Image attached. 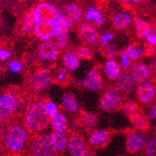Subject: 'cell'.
<instances>
[{
	"instance_id": "obj_21",
	"label": "cell",
	"mask_w": 156,
	"mask_h": 156,
	"mask_svg": "<svg viewBox=\"0 0 156 156\" xmlns=\"http://www.w3.org/2000/svg\"><path fill=\"white\" fill-rule=\"evenodd\" d=\"M134 25H135V28H136V35L140 38H144V37L146 38L153 31L151 24L147 21L141 19V18H138V17L135 18Z\"/></svg>"
},
{
	"instance_id": "obj_14",
	"label": "cell",
	"mask_w": 156,
	"mask_h": 156,
	"mask_svg": "<svg viewBox=\"0 0 156 156\" xmlns=\"http://www.w3.org/2000/svg\"><path fill=\"white\" fill-rule=\"evenodd\" d=\"M110 140V135L106 130H96L89 137V143L94 148H103Z\"/></svg>"
},
{
	"instance_id": "obj_48",
	"label": "cell",
	"mask_w": 156,
	"mask_h": 156,
	"mask_svg": "<svg viewBox=\"0 0 156 156\" xmlns=\"http://www.w3.org/2000/svg\"><path fill=\"white\" fill-rule=\"evenodd\" d=\"M1 51H2V49H1V48H0V53H1Z\"/></svg>"
},
{
	"instance_id": "obj_34",
	"label": "cell",
	"mask_w": 156,
	"mask_h": 156,
	"mask_svg": "<svg viewBox=\"0 0 156 156\" xmlns=\"http://www.w3.org/2000/svg\"><path fill=\"white\" fill-rule=\"evenodd\" d=\"M101 52L105 56V57L108 58V60L114 58L117 54V50L115 45L113 44H108V46L101 47Z\"/></svg>"
},
{
	"instance_id": "obj_16",
	"label": "cell",
	"mask_w": 156,
	"mask_h": 156,
	"mask_svg": "<svg viewBox=\"0 0 156 156\" xmlns=\"http://www.w3.org/2000/svg\"><path fill=\"white\" fill-rule=\"evenodd\" d=\"M64 16L71 23L74 24L80 23L82 20V10L80 8L75 4V3H69L65 7V12H64Z\"/></svg>"
},
{
	"instance_id": "obj_8",
	"label": "cell",
	"mask_w": 156,
	"mask_h": 156,
	"mask_svg": "<svg viewBox=\"0 0 156 156\" xmlns=\"http://www.w3.org/2000/svg\"><path fill=\"white\" fill-rule=\"evenodd\" d=\"M67 147L72 156H84L87 148L83 138L79 135H71L67 139Z\"/></svg>"
},
{
	"instance_id": "obj_23",
	"label": "cell",
	"mask_w": 156,
	"mask_h": 156,
	"mask_svg": "<svg viewBox=\"0 0 156 156\" xmlns=\"http://www.w3.org/2000/svg\"><path fill=\"white\" fill-rule=\"evenodd\" d=\"M104 70L109 80H117L121 75V66L113 59L107 60L104 65Z\"/></svg>"
},
{
	"instance_id": "obj_20",
	"label": "cell",
	"mask_w": 156,
	"mask_h": 156,
	"mask_svg": "<svg viewBox=\"0 0 156 156\" xmlns=\"http://www.w3.org/2000/svg\"><path fill=\"white\" fill-rule=\"evenodd\" d=\"M72 23L62 15L55 23V37H68V33Z\"/></svg>"
},
{
	"instance_id": "obj_9",
	"label": "cell",
	"mask_w": 156,
	"mask_h": 156,
	"mask_svg": "<svg viewBox=\"0 0 156 156\" xmlns=\"http://www.w3.org/2000/svg\"><path fill=\"white\" fill-rule=\"evenodd\" d=\"M136 88V82L130 73H123L120 75L116 81V89L124 94H132Z\"/></svg>"
},
{
	"instance_id": "obj_27",
	"label": "cell",
	"mask_w": 156,
	"mask_h": 156,
	"mask_svg": "<svg viewBox=\"0 0 156 156\" xmlns=\"http://www.w3.org/2000/svg\"><path fill=\"white\" fill-rule=\"evenodd\" d=\"M63 106L67 111L73 112V113L79 111V109H80V104H79L78 99L71 93H67L64 95Z\"/></svg>"
},
{
	"instance_id": "obj_51",
	"label": "cell",
	"mask_w": 156,
	"mask_h": 156,
	"mask_svg": "<svg viewBox=\"0 0 156 156\" xmlns=\"http://www.w3.org/2000/svg\"><path fill=\"white\" fill-rule=\"evenodd\" d=\"M155 91H156V89H155Z\"/></svg>"
},
{
	"instance_id": "obj_1",
	"label": "cell",
	"mask_w": 156,
	"mask_h": 156,
	"mask_svg": "<svg viewBox=\"0 0 156 156\" xmlns=\"http://www.w3.org/2000/svg\"><path fill=\"white\" fill-rule=\"evenodd\" d=\"M50 121L44 103L41 101H35L28 108L24 122L26 128L29 131L40 132L47 128Z\"/></svg>"
},
{
	"instance_id": "obj_22",
	"label": "cell",
	"mask_w": 156,
	"mask_h": 156,
	"mask_svg": "<svg viewBox=\"0 0 156 156\" xmlns=\"http://www.w3.org/2000/svg\"><path fill=\"white\" fill-rule=\"evenodd\" d=\"M50 122L51 123V125L54 128L55 132H58V133H61V134H65L67 131L68 123H67L66 116L63 114V113H59L58 112L55 116L51 118Z\"/></svg>"
},
{
	"instance_id": "obj_50",
	"label": "cell",
	"mask_w": 156,
	"mask_h": 156,
	"mask_svg": "<svg viewBox=\"0 0 156 156\" xmlns=\"http://www.w3.org/2000/svg\"><path fill=\"white\" fill-rule=\"evenodd\" d=\"M22 156H28V155H22Z\"/></svg>"
},
{
	"instance_id": "obj_45",
	"label": "cell",
	"mask_w": 156,
	"mask_h": 156,
	"mask_svg": "<svg viewBox=\"0 0 156 156\" xmlns=\"http://www.w3.org/2000/svg\"><path fill=\"white\" fill-rule=\"evenodd\" d=\"M84 156H94V155L93 153H91V152H87V153L85 154Z\"/></svg>"
},
{
	"instance_id": "obj_7",
	"label": "cell",
	"mask_w": 156,
	"mask_h": 156,
	"mask_svg": "<svg viewBox=\"0 0 156 156\" xmlns=\"http://www.w3.org/2000/svg\"><path fill=\"white\" fill-rule=\"evenodd\" d=\"M147 144V139L145 136L132 132L128 134L126 137V150L130 153H136L145 148Z\"/></svg>"
},
{
	"instance_id": "obj_3",
	"label": "cell",
	"mask_w": 156,
	"mask_h": 156,
	"mask_svg": "<svg viewBox=\"0 0 156 156\" xmlns=\"http://www.w3.org/2000/svg\"><path fill=\"white\" fill-rule=\"evenodd\" d=\"M32 12L36 23L55 24L62 16V13L58 9L46 2L39 3Z\"/></svg>"
},
{
	"instance_id": "obj_32",
	"label": "cell",
	"mask_w": 156,
	"mask_h": 156,
	"mask_svg": "<svg viewBox=\"0 0 156 156\" xmlns=\"http://www.w3.org/2000/svg\"><path fill=\"white\" fill-rule=\"evenodd\" d=\"M81 120H82L83 124L90 129L94 128L97 123L96 117L89 112H82L81 113Z\"/></svg>"
},
{
	"instance_id": "obj_5",
	"label": "cell",
	"mask_w": 156,
	"mask_h": 156,
	"mask_svg": "<svg viewBox=\"0 0 156 156\" xmlns=\"http://www.w3.org/2000/svg\"><path fill=\"white\" fill-rule=\"evenodd\" d=\"M122 105V94L115 88L107 89L101 99H100V108L106 111H113L120 108Z\"/></svg>"
},
{
	"instance_id": "obj_13",
	"label": "cell",
	"mask_w": 156,
	"mask_h": 156,
	"mask_svg": "<svg viewBox=\"0 0 156 156\" xmlns=\"http://www.w3.org/2000/svg\"><path fill=\"white\" fill-rule=\"evenodd\" d=\"M131 76L136 80V83L142 84L144 82H147V80L150 79L151 72L148 68V66L142 63H136L131 67Z\"/></svg>"
},
{
	"instance_id": "obj_33",
	"label": "cell",
	"mask_w": 156,
	"mask_h": 156,
	"mask_svg": "<svg viewBox=\"0 0 156 156\" xmlns=\"http://www.w3.org/2000/svg\"><path fill=\"white\" fill-rule=\"evenodd\" d=\"M122 110L125 112V114L127 116H130L132 114H134V113L139 111V107L136 103L133 102V101H128V102H125L122 106Z\"/></svg>"
},
{
	"instance_id": "obj_39",
	"label": "cell",
	"mask_w": 156,
	"mask_h": 156,
	"mask_svg": "<svg viewBox=\"0 0 156 156\" xmlns=\"http://www.w3.org/2000/svg\"><path fill=\"white\" fill-rule=\"evenodd\" d=\"M9 68L11 72L13 73H18L20 71H22V69H23V66L21 63L17 62V61H12L9 63Z\"/></svg>"
},
{
	"instance_id": "obj_25",
	"label": "cell",
	"mask_w": 156,
	"mask_h": 156,
	"mask_svg": "<svg viewBox=\"0 0 156 156\" xmlns=\"http://www.w3.org/2000/svg\"><path fill=\"white\" fill-rule=\"evenodd\" d=\"M131 22V16L127 13H118L112 18V25L118 30L125 29L130 25Z\"/></svg>"
},
{
	"instance_id": "obj_2",
	"label": "cell",
	"mask_w": 156,
	"mask_h": 156,
	"mask_svg": "<svg viewBox=\"0 0 156 156\" xmlns=\"http://www.w3.org/2000/svg\"><path fill=\"white\" fill-rule=\"evenodd\" d=\"M27 141L26 128L20 124H14L9 127L5 136V144L9 151L19 152L25 147Z\"/></svg>"
},
{
	"instance_id": "obj_28",
	"label": "cell",
	"mask_w": 156,
	"mask_h": 156,
	"mask_svg": "<svg viewBox=\"0 0 156 156\" xmlns=\"http://www.w3.org/2000/svg\"><path fill=\"white\" fill-rule=\"evenodd\" d=\"M124 51L127 55V57L129 58V60L131 62H136V61L139 60L142 56L145 55L143 48H141L137 45H134V44L129 45Z\"/></svg>"
},
{
	"instance_id": "obj_4",
	"label": "cell",
	"mask_w": 156,
	"mask_h": 156,
	"mask_svg": "<svg viewBox=\"0 0 156 156\" xmlns=\"http://www.w3.org/2000/svg\"><path fill=\"white\" fill-rule=\"evenodd\" d=\"M31 152L33 156H54L56 153L49 136H38L32 143Z\"/></svg>"
},
{
	"instance_id": "obj_36",
	"label": "cell",
	"mask_w": 156,
	"mask_h": 156,
	"mask_svg": "<svg viewBox=\"0 0 156 156\" xmlns=\"http://www.w3.org/2000/svg\"><path fill=\"white\" fill-rule=\"evenodd\" d=\"M45 109H46V112L47 114L50 118H52L53 116H55L56 114L58 113V108L57 106L55 105L54 102L52 101H48L46 102L45 104Z\"/></svg>"
},
{
	"instance_id": "obj_15",
	"label": "cell",
	"mask_w": 156,
	"mask_h": 156,
	"mask_svg": "<svg viewBox=\"0 0 156 156\" xmlns=\"http://www.w3.org/2000/svg\"><path fill=\"white\" fill-rule=\"evenodd\" d=\"M0 103H1L2 108L10 114L18 109L20 101L17 95L12 93H6L0 95Z\"/></svg>"
},
{
	"instance_id": "obj_11",
	"label": "cell",
	"mask_w": 156,
	"mask_h": 156,
	"mask_svg": "<svg viewBox=\"0 0 156 156\" xmlns=\"http://www.w3.org/2000/svg\"><path fill=\"white\" fill-rule=\"evenodd\" d=\"M38 54L42 59L46 61H52L58 57V48L54 42L47 40L39 46Z\"/></svg>"
},
{
	"instance_id": "obj_35",
	"label": "cell",
	"mask_w": 156,
	"mask_h": 156,
	"mask_svg": "<svg viewBox=\"0 0 156 156\" xmlns=\"http://www.w3.org/2000/svg\"><path fill=\"white\" fill-rule=\"evenodd\" d=\"M145 151L147 156H156V138L148 141L145 146Z\"/></svg>"
},
{
	"instance_id": "obj_44",
	"label": "cell",
	"mask_w": 156,
	"mask_h": 156,
	"mask_svg": "<svg viewBox=\"0 0 156 156\" xmlns=\"http://www.w3.org/2000/svg\"><path fill=\"white\" fill-rule=\"evenodd\" d=\"M9 51H6V50H2L1 53H0V59L1 60H6L9 57Z\"/></svg>"
},
{
	"instance_id": "obj_10",
	"label": "cell",
	"mask_w": 156,
	"mask_h": 156,
	"mask_svg": "<svg viewBox=\"0 0 156 156\" xmlns=\"http://www.w3.org/2000/svg\"><path fill=\"white\" fill-rule=\"evenodd\" d=\"M82 85L92 92L100 90L102 87V78L96 69L93 68L89 70L84 80L82 81Z\"/></svg>"
},
{
	"instance_id": "obj_26",
	"label": "cell",
	"mask_w": 156,
	"mask_h": 156,
	"mask_svg": "<svg viewBox=\"0 0 156 156\" xmlns=\"http://www.w3.org/2000/svg\"><path fill=\"white\" fill-rule=\"evenodd\" d=\"M63 63L66 69L74 71L80 66V59L73 51H67L63 56Z\"/></svg>"
},
{
	"instance_id": "obj_37",
	"label": "cell",
	"mask_w": 156,
	"mask_h": 156,
	"mask_svg": "<svg viewBox=\"0 0 156 156\" xmlns=\"http://www.w3.org/2000/svg\"><path fill=\"white\" fill-rule=\"evenodd\" d=\"M120 58H121L122 66L124 68V70H128V69H130L132 67L131 66V61L129 60L128 57H127L125 51H121L120 52Z\"/></svg>"
},
{
	"instance_id": "obj_46",
	"label": "cell",
	"mask_w": 156,
	"mask_h": 156,
	"mask_svg": "<svg viewBox=\"0 0 156 156\" xmlns=\"http://www.w3.org/2000/svg\"><path fill=\"white\" fill-rule=\"evenodd\" d=\"M153 48H154V51H156V45H155V46H154Z\"/></svg>"
},
{
	"instance_id": "obj_30",
	"label": "cell",
	"mask_w": 156,
	"mask_h": 156,
	"mask_svg": "<svg viewBox=\"0 0 156 156\" xmlns=\"http://www.w3.org/2000/svg\"><path fill=\"white\" fill-rule=\"evenodd\" d=\"M35 25H36V22L34 20L33 12L28 13L27 15H25V17L23 18V25H22L23 31L26 34L32 33V32H34Z\"/></svg>"
},
{
	"instance_id": "obj_47",
	"label": "cell",
	"mask_w": 156,
	"mask_h": 156,
	"mask_svg": "<svg viewBox=\"0 0 156 156\" xmlns=\"http://www.w3.org/2000/svg\"><path fill=\"white\" fill-rule=\"evenodd\" d=\"M2 108V106H1V103H0V109H1Z\"/></svg>"
},
{
	"instance_id": "obj_24",
	"label": "cell",
	"mask_w": 156,
	"mask_h": 156,
	"mask_svg": "<svg viewBox=\"0 0 156 156\" xmlns=\"http://www.w3.org/2000/svg\"><path fill=\"white\" fill-rule=\"evenodd\" d=\"M49 137L56 151H62L67 147V139L64 134L53 131Z\"/></svg>"
},
{
	"instance_id": "obj_42",
	"label": "cell",
	"mask_w": 156,
	"mask_h": 156,
	"mask_svg": "<svg viewBox=\"0 0 156 156\" xmlns=\"http://www.w3.org/2000/svg\"><path fill=\"white\" fill-rule=\"evenodd\" d=\"M150 72L153 74L154 80L156 81V59L151 61V63L150 64Z\"/></svg>"
},
{
	"instance_id": "obj_31",
	"label": "cell",
	"mask_w": 156,
	"mask_h": 156,
	"mask_svg": "<svg viewBox=\"0 0 156 156\" xmlns=\"http://www.w3.org/2000/svg\"><path fill=\"white\" fill-rule=\"evenodd\" d=\"M75 53L78 56V58L81 60H90L94 56L93 50L88 47H84V46L79 47Z\"/></svg>"
},
{
	"instance_id": "obj_19",
	"label": "cell",
	"mask_w": 156,
	"mask_h": 156,
	"mask_svg": "<svg viewBox=\"0 0 156 156\" xmlns=\"http://www.w3.org/2000/svg\"><path fill=\"white\" fill-rule=\"evenodd\" d=\"M130 122L132 124L136 127V129L141 130V131H147L150 128V123L148 118L145 116L143 112H141V110L134 113V114L128 116Z\"/></svg>"
},
{
	"instance_id": "obj_6",
	"label": "cell",
	"mask_w": 156,
	"mask_h": 156,
	"mask_svg": "<svg viewBox=\"0 0 156 156\" xmlns=\"http://www.w3.org/2000/svg\"><path fill=\"white\" fill-rule=\"evenodd\" d=\"M79 37L85 44L93 46L98 40V33L94 25L89 23H81L78 29Z\"/></svg>"
},
{
	"instance_id": "obj_40",
	"label": "cell",
	"mask_w": 156,
	"mask_h": 156,
	"mask_svg": "<svg viewBox=\"0 0 156 156\" xmlns=\"http://www.w3.org/2000/svg\"><path fill=\"white\" fill-rule=\"evenodd\" d=\"M56 80L60 83L67 81L68 80V74H67L66 70H65V69L59 70L58 73H57V76H56Z\"/></svg>"
},
{
	"instance_id": "obj_38",
	"label": "cell",
	"mask_w": 156,
	"mask_h": 156,
	"mask_svg": "<svg viewBox=\"0 0 156 156\" xmlns=\"http://www.w3.org/2000/svg\"><path fill=\"white\" fill-rule=\"evenodd\" d=\"M113 38H114V35L112 33H104L101 35L100 37V43L102 47L108 46V42L111 41Z\"/></svg>"
},
{
	"instance_id": "obj_43",
	"label": "cell",
	"mask_w": 156,
	"mask_h": 156,
	"mask_svg": "<svg viewBox=\"0 0 156 156\" xmlns=\"http://www.w3.org/2000/svg\"><path fill=\"white\" fill-rule=\"evenodd\" d=\"M149 118L150 119H152V120H156V104L152 105L151 108H150Z\"/></svg>"
},
{
	"instance_id": "obj_41",
	"label": "cell",
	"mask_w": 156,
	"mask_h": 156,
	"mask_svg": "<svg viewBox=\"0 0 156 156\" xmlns=\"http://www.w3.org/2000/svg\"><path fill=\"white\" fill-rule=\"evenodd\" d=\"M146 40H147V44L154 47L156 45V34L152 31L147 37H146Z\"/></svg>"
},
{
	"instance_id": "obj_12",
	"label": "cell",
	"mask_w": 156,
	"mask_h": 156,
	"mask_svg": "<svg viewBox=\"0 0 156 156\" xmlns=\"http://www.w3.org/2000/svg\"><path fill=\"white\" fill-rule=\"evenodd\" d=\"M154 94H155V88L151 82H148V81L144 82L137 87L136 95L138 100L142 104L150 103L154 97Z\"/></svg>"
},
{
	"instance_id": "obj_49",
	"label": "cell",
	"mask_w": 156,
	"mask_h": 156,
	"mask_svg": "<svg viewBox=\"0 0 156 156\" xmlns=\"http://www.w3.org/2000/svg\"><path fill=\"white\" fill-rule=\"evenodd\" d=\"M117 156H123V155H122V154L120 155V154H119V155H117Z\"/></svg>"
},
{
	"instance_id": "obj_18",
	"label": "cell",
	"mask_w": 156,
	"mask_h": 156,
	"mask_svg": "<svg viewBox=\"0 0 156 156\" xmlns=\"http://www.w3.org/2000/svg\"><path fill=\"white\" fill-rule=\"evenodd\" d=\"M34 32L41 40L47 41L51 37H55V24L36 23Z\"/></svg>"
},
{
	"instance_id": "obj_17",
	"label": "cell",
	"mask_w": 156,
	"mask_h": 156,
	"mask_svg": "<svg viewBox=\"0 0 156 156\" xmlns=\"http://www.w3.org/2000/svg\"><path fill=\"white\" fill-rule=\"evenodd\" d=\"M51 80V72L49 69H42L32 79V85L37 90L44 89Z\"/></svg>"
},
{
	"instance_id": "obj_29",
	"label": "cell",
	"mask_w": 156,
	"mask_h": 156,
	"mask_svg": "<svg viewBox=\"0 0 156 156\" xmlns=\"http://www.w3.org/2000/svg\"><path fill=\"white\" fill-rule=\"evenodd\" d=\"M85 18L89 22H94L96 25H102L104 23V18L102 14L95 8H90L85 13Z\"/></svg>"
}]
</instances>
